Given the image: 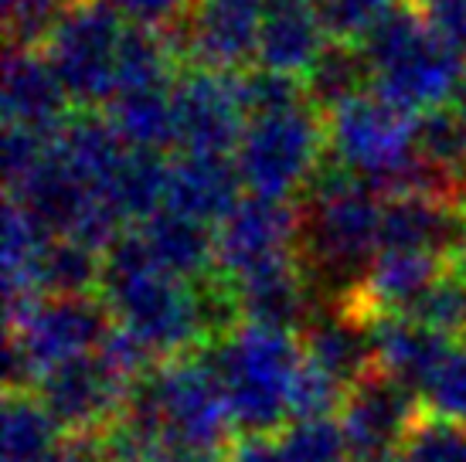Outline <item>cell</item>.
Wrapping results in <instances>:
<instances>
[{"instance_id":"obj_21","label":"cell","mask_w":466,"mask_h":462,"mask_svg":"<svg viewBox=\"0 0 466 462\" xmlns=\"http://www.w3.org/2000/svg\"><path fill=\"white\" fill-rule=\"evenodd\" d=\"M147 256L157 269H164L184 283H208L218 276L215 258V228L205 221L184 218L177 211H157L154 218L137 225Z\"/></svg>"},{"instance_id":"obj_15","label":"cell","mask_w":466,"mask_h":462,"mask_svg":"<svg viewBox=\"0 0 466 462\" xmlns=\"http://www.w3.org/2000/svg\"><path fill=\"white\" fill-rule=\"evenodd\" d=\"M463 207L440 194H391L381 197L378 245L395 252H426L450 262L463 235Z\"/></svg>"},{"instance_id":"obj_13","label":"cell","mask_w":466,"mask_h":462,"mask_svg":"<svg viewBox=\"0 0 466 462\" xmlns=\"http://www.w3.org/2000/svg\"><path fill=\"white\" fill-rule=\"evenodd\" d=\"M225 283L232 289L242 323H259V326L299 334L303 323L310 320L313 306H317L310 272L303 266L299 252L266 262L259 269L242 272V276L225 279Z\"/></svg>"},{"instance_id":"obj_36","label":"cell","mask_w":466,"mask_h":462,"mask_svg":"<svg viewBox=\"0 0 466 462\" xmlns=\"http://www.w3.org/2000/svg\"><path fill=\"white\" fill-rule=\"evenodd\" d=\"M429 27L466 58V0H412Z\"/></svg>"},{"instance_id":"obj_16","label":"cell","mask_w":466,"mask_h":462,"mask_svg":"<svg viewBox=\"0 0 466 462\" xmlns=\"http://www.w3.org/2000/svg\"><path fill=\"white\" fill-rule=\"evenodd\" d=\"M4 126H27L58 133L72 116V95L62 78L55 75L45 52H21L7 48L4 62Z\"/></svg>"},{"instance_id":"obj_38","label":"cell","mask_w":466,"mask_h":462,"mask_svg":"<svg viewBox=\"0 0 466 462\" xmlns=\"http://www.w3.org/2000/svg\"><path fill=\"white\" fill-rule=\"evenodd\" d=\"M225 462H289L279 438L272 436H238L225 449Z\"/></svg>"},{"instance_id":"obj_25","label":"cell","mask_w":466,"mask_h":462,"mask_svg":"<svg viewBox=\"0 0 466 462\" xmlns=\"http://www.w3.org/2000/svg\"><path fill=\"white\" fill-rule=\"evenodd\" d=\"M103 252L72 238H48L35 266V286L41 296H99Z\"/></svg>"},{"instance_id":"obj_4","label":"cell","mask_w":466,"mask_h":462,"mask_svg":"<svg viewBox=\"0 0 466 462\" xmlns=\"http://www.w3.org/2000/svg\"><path fill=\"white\" fill-rule=\"evenodd\" d=\"M361 48L371 65V92L409 116L446 105L466 75L463 55L405 0L371 27Z\"/></svg>"},{"instance_id":"obj_28","label":"cell","mask_w":466,"mask_h":462,"mask_svg":"<svg viewBox=\"0 0 466 462\" xmlns=\"http://www.w3.org/2000/svg\"><path fill=\"white\" fill-rule=\"evenodd\" d=\"M235 92H238V103L246 109L248 119H259V116L272 113H289L297 105H307V85L297 75H283V72H272V68H246L235 75Z\"/></svg>"},{"instance_id":"obj_27","label":"cell","mask_w":466,"mask_h":462,"mask_svg":"<svg viewBox=\"0 0 466 462\" xmlns=\"http://www.w3.org/2000/svg\"><path fill=\"white\" fill-rule=\"evenodd\" d=\"M405 316H412L422 326L450 336V340L466 334V272L450 262L440 279L429 286L422 299Z\"/></svg>"},{"instance_id":"obj_7","label":"cell","mask_w":466,"mask_h":462,"mask_svg":"<svg viewBox=\"0 0 466 462\" xmlns=\"http://www.w3.org/2000/svg\"><path fill=\"white\" fill-rule=\"evenodd\" d=\"M4 323L7 340L25 350L38 374L96 354L116 326L99 296H41L14 313H4Z\"/></svg>"},{"instance_id":"obj_23","label":"cell","mask_w":466,"mask_h":462,"mask_svg":"<svg viewBox=\"0 0 466 462\" xmlns=\"http://www.w3.org/2000/svg\"><path fill=\"white\" fill-rule=\"evenodd\" d=\"M303 85H307V99L327 116L337 105H344L350 99L371 92V65H368V55H364L361 45L330 41L324 48V55L307 72Z\"/></svg>"},{"instance_id":"obj_9","label":"cell","mask_w":466,"mask_h":462,"mask_svg":"<svg viewBox=\"0 0 466 462\" xmlns=\"http://www.w3.org/2000/svg\"><path fill=\"white\" fill-rule=\"evenodd\" d=\"M130 391L133 381H127L96 350L45 371L31 395L45 405V411L66 436H86V432H106L116 422L127 408Z\"/></svg>"},{"instance_id":"obj_31","label":"cell","mask_w":466,"mask_h":462,"mask_svg":"<svg viewBox=\"0 0 466 462\" xmlns=\"http://www.w3.org/2000/svg\"><path fill=\"white\" fill-rule=\"evenodd\" d=\"M289 462H350L337 418H293L279 436Z\"/></svg>"},{"instance_id":"obj_41","label":"cell","mask_w":466,"mask_h":462,"mask_svg":"<svg viewBox=\"0 0 466 462\" xmlns=\"http://www.w3.org/2000/svg\"><path fill=\"white\" fill-rule=\"evenodd\" d=\"M453 266H460V269L466 272V221H463V235H460V245H456V252L453 258H450Z\"/></svg>"},{"instance_id":"obj_10","label":"cell","mask_w":466,"mask_h":462,"mask_svg":"<svg viewBox=\"0 0 466 462\" xmlns=\"http://www.w3.org/2000/svg\"><path fill=\"white\" fill-rule=\"evenodd\" d=\"M262 0H198L181 27L167 31L184 68L238 75L259 55Z\"/></svg>"},{"instance_id":"obj_17","label":"cell","mask_w":466,"mask_h":462,"mask_svg":"<svg viewBox=\"0 0 466 462\" xmlns=\"http://www.w3.org/2000/svg\"><path fill=\"white\" fill-rule=\"evenodd\" d=\"M330 45L313 0H262L259 55L262 68L307 78L313 62Z\"/></svg>"},{"instance_id":"obj_32","label":"cell","mask_w":466,"mask_h":462,"mask_svg":"<svg viewBox=\"0 0 466 462\" xmlns=\"http://www.w3.org/2000/svg\"><path fill=\"white\" fill-rule=\"evenodd\" d=\"M348 391L350 387L344 381H337L334 374H327L324 367L303 357L297 381H293V395H289V411L293 418H337Z\"/></svg>"},{"instance_id":"obj_29","label":"cell","mask_w":466,"mask_h":462,"mask_svg":"<svg viewBox=\"0 0 466 462\" xmlns=\"http://www.w3.org/2000/svg\"><path fill=\"white\" fill-rule=\"evenodd\" d=\"M78 0H4L7 48L41 52Z\"/></svg>"},{"instance_id":"obj_12","label":"cell","mask_w":466,"mask_h":462,"mask_svg":"<svg viewBox=\"0 0 466 462\" xmlns=\"http://www.w3.org/2000/svg\"><path fill=\"white\" fill-rule=\"evenodd\" d=\"M293 252H299L297 201L246 194L215 225V258L221 279H235Z\"/></svg>"},{"instance_id":"obj_3","label":"cell","mask_w":466,"mask_h":462,"mask_svg":"<svg viewBox=\"0 0 466 462\" xmlns=\"http://www.w3.org/2000/svg\"><path fill=\"white\" fill-rule=\"evenodd\" d=\"M218 374L238 436H276L293 422L289 395L303 364L299 336L276 326L238 323L205 346Z\"/></svg>"},{"instance_id":"obj_35","label":"cell","mask_w":466,"mask_h":462,"mask_svg":"<svg viewBox=\"0 0 466 462\" xmlns=\"http://www.w3.org/2000/svg\"><path fill=\"white\" fill-rule=\"evenodd\" d=\"M130 25L154 27V31H174L187 21L198 0H109Z\"/></svg>"},{"instance_id":"obj_26","label":"cell","mask_w":466,"mask_h":462,"mask_svg":"<svg viewBox=\"0 0 466 462\" xmlns=\"http://www.w3.org/2000/svg\"><path fill=\"white\" fill-rule=\"evenodd\" d=\"M62 436L66 432L55 425V418L35 395H7L4 425H0L4 462H45Z\"/></svg>"},{"instance_id":"obj_8","label":"cell","mask_w":466,"mask_h":462,"mask_svg":"<svg viewBox=\"0 0 466 462\" xmlns=\"http://www.w3.org/2000/svg\"><path fill=\"white\" fill-rule=\"evenodd\" d=\"M337 422L344 428L350 462H391L422 422V401L389 374L371 371L348 391Z\"/></svg>"},{"instance_id":"obj_19","label":"cell","mask_w":466,"mask_h":462,"mask_svg":"<svg viewBox=\"0 0 466 462\" xmlns=\"http://www.w3.org/2000/svg\"><path fill=\"white\" fill-rule=\"evenodd\" d=\"M371 346H375V371L389 374L391 381L405 385L409 391H422L429 374L440 367V360L450 354L453 340L422 326L405 313H378L368 316Z\"/></svg>"},{"instance_id":"obj_37","label":"cell","mask_w":466,"mask_h":462,"mask_svg":"<svg viewBox=\"0 0 466 462\" xmlns=\"http://www.w3.org/2000/svg\"><path fill=\"white\" fill-rule=\"evenodd\" d=\"M45 462H109L106 456L103 432H86V436H62L55 452Z\"/></svg>"},{"instance_id":"obj_18","label":"cell","mask_w":466,"mask_h":462,"mask_svg":"<svg viewBox=\"0 0 466 462\" xmlns=\"http://www.w3.org/2000/svg\"><path fill=\"white\" fill-rule=\"evenodd\" d=\"M242 187L246 184L235 167V156L177 154L167 174V211L215 228L242 201Z\"/></svg>"},{"instance_id":"obj_24","label":"cell","mask_w":466,"mask_h":462,"mask_svg":"<svg viewBox=\"0 0 466 462\" xmlns=\"http://www.w3.org/2000/svg\"><path fill=\"white\" fill-rule=\"evenodd\" d=\"M167 174L170 164L164 154H150V150H127L119 170L113 174L109 184V201L119 207V215L133 221L154 218L157 211L167 207Z\"/></svg>"},{"instance_id":"obj_34","label":"cell","mask_w":466,"mask_h":462,"mask_svg":"<svg viewBox=\"0 0 466 462\" xmlns=\"http://www.w3.org/2000/svg\"><path fill=\"white\" fill-rule=\"evenodd\" d=\"M401 456L409 462H466V425L422 415Z\"/></svg>"},{"instance_id":"obj_22","label":"cell","mask_w":466,"mask_h":462,"mask_svg":"<svg viewBox=\"0 0 466 462\" xmlns=\"http://www.w3.org/2000/svg\"><path fill=\"white\" fill-rule=\"evenodd\" d=\"M106 116L119 140L130 150H150L164 154L177 146V119H174V85H154V89L119 92L106 105Z\"/></svg>"},{"instance_id":"obj_2","label":"cell","mask_w":466,"mask_h":462,"mask_svg":"<svg viewBox=\"0 0 466 462\" xmlns=\"http://www.w3.org/2000/svg\"><path fill=\"white\" fill-rule=\"evenodd\" d=\"M119 418L160 449L225 452L235 432L221 381L205 350L157 364L133 385Z\"/></svg>"},{"instance_id":"obj_40","label":"cell","mask_w":466,"mask_h":462,"mask_svg":"<svg viewBox=\"0 0 466 462\" xmlns=\"http://www.w3.org/2000/svg\"><path fill=\"white\" fill-rule=\"evenodd\" d=\"M450 109H453L456 116H460V119H463L466 123V75H463V82H460V85H456V92H453V99H450Z\"/></svg>"},{"instance_id":"obj_11","label":"cell","mask_w":466,"mask_h":462,"mask_svg":"<svg viewBox=\"0 0 466 462\" xmlns=\"http://www.w3.org/2000/svg\"><path fill=\"white\" fill-rule=\"evenodd\" d=\"M174 119L177 154L235 156L248 126V116L235 92V75L181 68L174 82Z\"/></svg>"},{"instance_id":"obj_20","label":"cell","mask_w":466,"mask_h":462,"mask_svg":"<svg viewBox=\"0 0 466 462\" xmlns=\"http://www.w3.org/2000/svg\"><path fill=\"white\" fill-rule=\"evenodd\" d=\"M450 262L426 252H395L381 248L364 272L358 293L348 303L364 316L378 313H409L422 299L429 286L436 283Z\"/></svg>"},{"instance_id":"obj_14","label":"cell","mask_w":466,"mask_h":462,"mask_svg":"<svg viewBox=\"0 0 466 462\" xmlns=\"http://www.w3.org/2000/svg\"><path fill=\"white\" fill-rule=\"evenodd\" d=\"M303 357L334 374L337 381L354 387L364 374L375 371V346L368 316L358 313L348 299H317L310 320L299 330Z\"/></svg>"},{"instance_id":"obj_6","label":"cell","mask_w":466,"mask_h":462,"mask_svg":"<svg viewBox=\"0 0 466 462\" xmlns=\"http://www.w3.org/2000/svg\"><path fill=\"white\" fill-rule=\"evenodd\" d=\"M127 27L130 21L109 0H78L41 48L78 109H99L116 99Z\"/></svg>"},{"instance_id":"obj_42","label":"cell","mask_w":466,"mask_h":462,"mask_svg":"<svg viewBox=\"0 0 466 462\" xmlns=\"http://www.w3.org/2000/svg\"><path fill=\"white\" fill-rule=\"evenodd\" d=\"M391 462H409V459H405V456H399V459H391Z\"/></svg>"},{"instance_id":"obj_1","label":"cell","mask_w":466,"mask_h":462,"mask_svg":"<svg viewBox=\"0 0 466 462\" xmlns=\"http://www.w3.org/2000/svg\"><path fill=\"white\" fill-rule=\"evenodd\" d=\"M381 194L327 156L299 194V258L317 299H350L378 256Z\"/></svg>"},{"instance_id":"obj_33","label":"cell","mask_w":466,"mask_h":462,"mask_svg":"<svg viewBox=\"0 0 466 462\" xmlns=\"http://www.w3.org/2000/svg\"><path fill=\"white\" fill-rule=\"evenodd\" d=\"M330 41L361 45L399 0H313Z\"/></svg>"},{"instance_id":"obj_30","label":"cell","mask_w":466,"mask_h":462,"mask_svg":"<svg viewBox=\"0 0 466 462\" xmlns=\"http://www.w3.org/2000/svg\"><path fill=\"white\" fill-rule=\"evenodd\" d=\"M419 401L432 418L466 425V346H450V354L440 360V367L429 374V381L419 391Z\"/></svg>"},{"instance_id":"obj_39","label":"cell","mask_w":466,"mask_h":462,"mask_svg":"<svg viewBox=\"0 0 466 462\" xmlns=\"http://www.w3.org/2000/svg\"><path fill=\"white\" fill-rule=\"evenodd\" d=\"M154 462H225V452H198V449L164 446V449L154 456Z\"/></svg>"},{"instance_id":"obj_5","label":"cell","mask_w":466,"mask_h":462,"mask_svg":"<svg viewBox=\"0 0 466 462\" xmlns=\"http://www.w3.org/2000/svg\"><path fill=\"white\" fill-rule=\"evenodd\" d=\"M327 160V116L313 103L248 119L235 167L252 194L293 201Z\"/></svg>"}]
</instances>
